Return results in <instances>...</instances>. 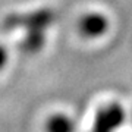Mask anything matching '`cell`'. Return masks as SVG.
Here are the masks:
<instances>
[{"mask_svg": "<svg viewBox=\"0 0 132 132\" xmlns=\"http://www.w3.org/2000/svg\"><path fill=\"white\" fill-rule=\"evenodd\" d=\"M56 15L52 9H37L24 13H10L5 18L6 28H25L29 29H46L53 24Z\"/></svg>", "mask_w": 132, "mask_h": 132, "instance_id": "cell-1", "label": "cell"}, {"mask_svg": "<svg viewBox=\"0 0 132 132\" xmlns=\"http://www.w3.org/2000/svg\"><path fill=\"white\" fill-rule=\"evenodd\" d=\"M125 120V109L119 103H110L100 109L94 119L93 132H114Z\"/></svg>", "mask_w": 132, "mask_h": 132, "instance_id": "cell-2", "label": "cell"}, {"mask_svg": "<svg viewBox=\"0 0 132 132\" xmlns=\"http://www.w3.org/2000/svg\"><path fill=\"white\" fill-rule=\"evenodd\" d=\"M79 32L87 38H98L106 34L109 28V19L101 13H88L79 21Z\"/></svg>", "mask_w": 132, "mask_h": 132, "instance_id": "cell-3", "label": "cell"}, {"mask_svg": "<svg viewBox=\"0 0 132 132\" xmlns=\"http://www.w3.org/2000/svg\"><path fill=\"white\" fill-rule=\"evenodd\" d=\"M75 120L65 113H56L46 122V132H75Z\"/></svg>", "mask_w": 132, "mask_h": 132, "instance_id": "cell-4", "label": "cell"}, {"mask_svg": "<svg viewBox=\"0 0 132 132\" xmlns=\"http://www.w3.org/2000/svg\"><path fill=\"white\" fill-rule=\"evenodd\" d=\"M46 32L44 29H29L22 41V48L27 53H37L44 47Z\"/></svg>", "mask_w": 132, "mask_h": 132, "instance_id": "cell-5", "label": "cell"}, {"mask_svg": "<svg viewBox=\"0 0 132 132\" xmlns=\"http://www.w3.org/2000/svg\"><path fill=\"white\" fill-rule=\"evenodd\" d=\"M7 59H9V54H7V50H6L5 46L0 44V71L3 69L7 63Z\"/></svg>", "mask_w": 132, "mask_h": 132, "instance_id": "cell-6", "label": "cell"}]
</instances>
